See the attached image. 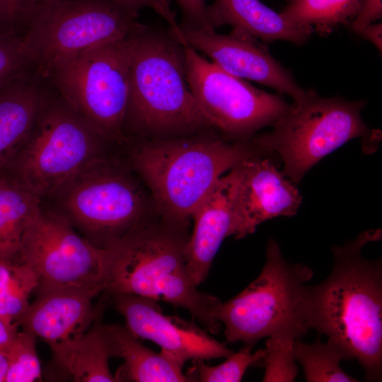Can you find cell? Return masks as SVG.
I'll list each match as a JSON object with an SVG mask.
<instances>
[{"label": "cell", "instance_id": "6da1fadb", "mask_svg": "<svg viewBox=\"0 0 382 382\" xmlns=\"http://www.w3.org/2000/svg\"><path fill=\"white\" fill-rule=\"evenodd\" d=\"M381 238L380 229L369 230L332 247L330 273L304 286L301 304L308 328L344 347L369 381L382 376V261L366 259L361 250Z\"/></svg>", "mask_w": 382, "mask_h": 382}, {"label": "cell", "instance_id": "7a4b0ae2", "mask_svg": "<svg viewBox=\"0 0 382 382\" xmlns=\"http://www.w3.org/2000/svg\"><path fill=\"white\" fill-rule=\"evenodd\" d=\"M131 64L124 131L153 139L215 129L186 78L183 44L170 28L139 22L129 35Z\"/></svg>", "mask_w": 382, "mask_h": 382}, {"label": "cell", "instance_id": "3957f363", "mask_svg": "<svg viewBox=\"0 0 382 382\" xmlns=\"http://www.w3.org/2000/svg\"><path fill=\"white\" fill-rule=\"evenodd\" d=\"M187 225L151 221L107 246L103 292L163 301L187 310L212 333L221 323L214 311L221 301L197 290L188 273Z\"/></svg>", "mask_w": 382, "mask_h": 382}, {"label": "cell", "instance_id": "277c9868", "mask_svg": "<svg viewBox=\"0 0 382 382\" xmlns=\"http://www.w3.org/2000/svg\"><path fill=\"white\" fill-rule=\"evenodd\" d=\"M153 139L134 149V168L150 190L161 219L188 225L219 180L242 162L269 156L251 141L204 135Z\"/></svg>", "mask_w": 382, "mask_h": 382}, {"label": "cell", "instance_id": "5b68a950", "mask_svg": "<svg viewBox=\"0 0 382 382\" xmlns=\"http://www.w3.org/2000/svg\"><path fill=\"white\" fill-rule=\"evenodd\" d=\"M364 100L323 97L306 90L271 126L255 134L252 142L267 155L279 157L283 175L298 184L321 159L347 141L362 139L364 151L377 149L381 133L371 129L361 117Z\"/></svg>", "mask_w": 382, "mask_h": 382}, {"label": "cell", "instance_id": "8992f818", "mask_svg": "<svg viewBox=\"0 0 382 382\" xmlns=\"http://www.w3.org/2000/svg\"><path fill=\"white\" fill-rule=\"evenodd\" d=\"M313 270L301 263L289 262L278 243L269 238L266 261L258 277L236 296L220 302L215 318L224 325L227 342L254 346L272 336L301 339L310 330L301 312L304 286Z\"/></svg>", "mask_w": 382, "mask_h": 382}, {"label": "cell", "instance_id": "52a82bcc", "mask_svg": "<svg viewBox=\"0 0 382 382\" xmlns=\"http://www.w3.org/2000/svg\"><path fill=\"white\" fill-rule=\"evenodd\" d=\"M137 18L107 0L38 4L23 38L34 72L45 81L81 53L127 37Z\"/></svg>", "mask_w": 382, "mask_h": 382}, {"label": "cell", "instance_id": "ba28073f", "mask_svg": "<svg viewBox=\"0 0 382 382\" xmlns=\"http://www.w3.org/2000/svg\"><path fill=\"white\" fill-rule=\"evenodd\" d=\"M129 35L81 53L47 81L105 143L127 139L124 125L131 64Z\"/></svg>", "mask_w": 382, "mask_h": 382}, {"label": "cell", "instance_id": "9c48e42d", "mask_svg": "<svg viewBox=\"0 0 382 382\" xmlns=\"http://www.w3.org/2000/svg\"><path fill=\"white\" fill-rule=\"evenodd\" d=\"M105 143L50 85L36 125L11 167L14 177L40 199L55 195L101 157Z\"/></svg>", "mask_w": 382, "mask_h": 382}, {"label": "cell", "instance_id": "30bf717a", "mask_svg": "<svg viewBox=\"0 0 382 382\" xmlns=\"http://www.w3.org/2000/svg\"><path fill=\"white\" fill-rule=\"evenodd\" d=\"M55 195L64 215L99 248L153 221L142 189L103 156L87 165Z\"/></svg>", "mask_w": 382, "mask_h": 382}, {"label": "cell", "instance_id": "8fae6325", "mask_svg": "<svg viewBox=\"0 0 382 382\" xmlns=\"http://www.w3.org/2000/svg\"><path fill=\"white\" fill-rule=\"evenodd\" d=\"M186 78L204 115L215 129L233 141L250 140L289 108L281 94L258 89L183 44Z\"/></svg>", "mask_w": 382, "mask_h": 382}, {"label": "cell", "instance_id": "7c38bea8", "mask_svg": "<svg viewBox=\"0 0 382 382\" xmlns=\"http://www.w3.org/2000/svg\"><path fill=\"white\" fill-rule=\"evenodd\" d=\"M19 261L36 272L38 287L72 286L103 291L107 278V250L74 229L62 214L42 207L23 233Z\"/></svg>", "mask_w": 382, "mask_h": 382}, {"label": "cell", "instance_id": "4fadbf2b", "mask_svg": "<svg viewBox=\"0 0 382 382\" xmlns=\"http://www.w3.org/2000/svg\"><path fill=\"white\" fill-rule=\"evenodd\" d=\"M183 43L226 72L242 79H248L291 97L301 99L306 90L296 81L289 70L270 53L267 47L247 33L233 28L228 34L215 30L182 29Z\"/></svg>", "mask_w": 382, "mask_h": 382}, {"label": "cell", "instance_id": "5bb4252c", "mask_svg": "<svg viewBox=\"0 0 382 382\" xmlns=\"http://www.w3.org/2000/svg\"><path fill=\"white\" fill-rule=\"evenodd\" d=\"M111 296L132 334L155 342L182 366L190 359L226 358L234 352L194 321L165 315L154 299L127 294Z\"/></svg>", "mask_w": 382, "mask_h": 382}, {"label": "cell", "instance_id": "9a60e30c", "mask_svg": "<svg viewBox=\"0 0 382 382\" xmlns=\"http://www.w3.org/2000/svg\"><path fill=\"white\" fill-rule=\"evenodd\" d=\"M35 291L37 298L18 324L44 340L62 366L102 311L92 304L100 292L72 286L37 287Z\"/></svg>", "mask_w": 382, "mask_h": 382}, {"label": "cell", "instance_id": "2e32d148", "mask_svg": "<svg viewBox=\"0 0 382 382\" xmlns=\"http://www.w3.org/2000/svg\"><path fill=\"white\" fill-rule=\"evenodd\" d=\"M301 202L296 184L278 170L269 156L245 161L238 165L231 236L241 239L267 220L294 216Z\"/></svg>", "mask_w": 382, "mask_h": 382}, {"label": "cell", "instance_id": "e0dca14e", "mask_svg": "<svg viewBox=\"0 0 382 382\" xmlns=\"http://www.w3.org/2000/svg\"><path fill=\"white\" fill-rule=\"evenodd\" d=\"M238 165L224 175L194 212L186 250L187 269L197 286L207 278L223 241L231 236Z\"/></svg>", "mask_w": 382, "mask_h": 382}, {"label": "cell", "instance_id": "ac0fdd59", "mask_svg": "<svg viewBox=\"0 0 382 382\" xmlns=\"http://www.w3.org/2000/svg\"><path fill=\"white\" fill-rule=\"evenodd\" d=\"M49 90L34 71L0 86V170L11 166L29 139Z\"/></svg>", "mask_w": 382, "mask_h": 382}, {"label": "cell", "instance_id": "d6986e66", "mask_svg": "<svg viewBox=\"0 0 382 382\" xmlns=\"http://www.w3.org/2000/svg\"><path fill=\"white\" fill-rule=\"evenodd\" d=\"M208 16L214 29L231 25L263 42L284 40L301 45L313 31L291 23L260 0H214L208 6Z\"/></svg>", "mask_w": 382, "mask_h": 382}, {"label": "cell", "instance_id": "ffe728a7", "mask_svg": "<svg viewBox=\"0 0 382 382\" xmlns=\"http://www.w3.org/2000/svg\"><path fill=\"white\" fill-rule=\"evenodd\" d=\"M112 357H121L124 364L115 378L117 381L187 382L183 367L163 351L156 352L145 347L126 326L104 325Z\"/></svg>", "mask_w": 382, "mask_h": 382}, {"label": "cell", "instance_id": "44dd1931", "mask_svg": "<svg viewBox=\"0 0 382 382\" xmlns=\"http://www.w3.org/2000/svg\"><path fill=\"white\" fill-rule=\"evenodd\" d=\"M40 202L15 177L0 175V259L19 261L23 233Z\"/></svg>", "mask_w": 382, "mask_h": 382}, {"label": "cell", "instance_id": "7402d4cb", "mask_svg": "<svg viewBox=\"0 0 382 382\" xmlns=\"http://www.w3.org/2000/svg\"><path fill=\"white\" fill-rule=\"evenodd\" d=\"M100 313L62 366L74 381H117L110 371L108 361L112 356Z\"/></svg>", "mask_w": 382, "mask_h": 382}, {"label": "cell", "instance_id": "603a6c76", "mask_svg": "<svg viewBox=\"0 0 382 382\" xmlns=\"http://www.w3.org/2000/svg\"><path fill=\"white\" fill-rule=\"evenodd\" d=\"M362 0H290L281 13L293 23L328 35L349 23Z\"/></svg>", "mask_w": 382, "mask_h": 382}, {"label": "cell", "instance_id": "cb8c5ba5", "mask_svg": "<svg viewBox=\"0 0 382 382\" xmlns=\"http://www.w3.org/2000/svg\"><path fill=\"white\" fill-rule=\"evenodd\" d=\"M294 352L308 382L358 381L341 369V361L353 359L344 347L333 340L328 338L324 343L318 338L312 344L295 340Z\"/></svg>", "mask_w": 382, "mask_h": 382}, {"label": "cell", "instance_id": "d4e9b609", "mask_svg": "<svg viewBox=\"0 0 382 382\" xmlns=\"http://www.w3.org/2000/svg\"><path fill=\"white\" fill-rule=\"evenodd\" d=\"M38 286L37 275L29 265L0 259V317L9 324H18L29 306L30 295Z\"/></svg>", "mask_w": 382, "mask_h": 382}, {"label": "cell", "instance_id": "484cf974", "mask_svg": "<svg viewBox=\"0 0 382 382\" xmlns=\"http://www.w3.org/2000/svg\"><path fill=\"white\" fill-rule=\"evenodd\" d=\"M253 347L243 345L238 352H234L224 362L214 366L207 365L203 360H192V366L185 375L189 381L239 382L248 368L263 366L265 349L252 353Z\"/></svg>", "mask_w": 382, "mask_h": 382}, {"label": "cell", "instance_id": "4316f807", "mask_svg": "<svg viewBox=\"0 0 382 382\" xmlns=\"http://www.w3.org/2000/svg\"><path fill=\"white\" fill-rule=\"evenodd\" d=\"M6 355L8 366L5 382L41 381V365L33 333L23 329L18 332Z\"/></svg>", "mask_w": 382, "mask_h": 382}, {"label": "cell", "instance_id": "83f0119b", "mask_svg": "<svg viewBox=\"0 0 382 382\" xmlns=\"http://www.w3.org/2000/svg\"><path fill=\"white\" fill-rule=\"evenodd\" d=\"M294 339L286 336L267 337L263 358L262 381H294L298 374L294 352Z\"/></svg>", "mask_w": 382, "mask_h": 382}, {"label": "cell", "instance_id": "f1b7e54d", "mask_svg": "<svg viewBox=\"0 0 382 382\" xmlns=\"http://www.w3.org/2000/svg\"><path fill=\"white\" fill-rule=\"evenodd\" d=\"M29 71L33 67L23 36L0 33V86Z\"/></svg>", "mask_w": 382, "mask_h": 382}, {"label": "cell", "instance_id": "f546056e", "mask_svg": "<svg viewBox=\"0 0 382 382\" xmlns=\"http://www.w3.org/2000/svg\"><path fill=\"white\" fill-rule=\"evenodd\" d=\"M39 0H0V33L23 35Z\"/></svg>", "mask_w": 382, "mask_h": 382}, {"label": "cell", "instance_id": "4dcf8cb0", "mask_svg": "<svg viewBox=\"0 0 382 382\" xmlns=\"http://www.w3.org/2000/svg\"><path fill=\"white\" fill-rule=\"evenodd\" d=\"M116 5L129 14L137 18L141 10L149 8L159 15L169 25L172 32L178 37L181 36L179 24L175 13L166 0H107Z\"/></svg>", "mask_w": 382, "mask_h": 382}, {"label": "cell", "instance_id": "1f68e13d", "mask_svg": "<svg viewBox=\"0 0 382 382\" xmlns=\"http://www.w3.org/2000/svg\"><path fill=\"white\" fill-rule=\"evenodd\" d=\"M175 1L183 16L182 22L179 24L180 28L215 30L209 20L206 0Z\"/></svg>", "mask_w": 382, "mask_h": 382}, {"label": "cell", "instance_id": "d6a6232c", "mask_svg": "<svg viewBox=\"0 0 382 382\" xmlns=\"http://www.w3.org/2000/svg\"><path fill=\"white\" fill-rule=\"evenodd\" d=\"M382 16V0H362L358 13L350 21L353 33L369 24L376 23Z\"/></svg>", "mask_w": 382, "mask_h": 382}, {"label": "cell", "instance_id": "836d02e7", "mask_svg": "<svg viewBox=\"0 0 382 382\" xmlns=\"http://www.w3.org/2000/svg\"><path fill=\"white\" fill-rule=\"evenodd\" d=\"M355 34L368 40L373 44L377 50L381 53L382 50V24L373 23L364 26L357 30Z\"/></svg>", "mask_w": 382, "mask_h": 382}, {"label": "cell", "instance_id": "e575fe53", "mask_svg": "<svg viewBox=\"0 0 382 382\" xmlns=\"http://www.w3.org/2000/svg\"><path fill=\"white\" fill-rule=\"evenodd\" d=\"M18 327L17 323L9 324L0 317V352L7 354L18 332Z\"/></svg>", "mask_w": 382, "mask_h": 382}, {"label": "cell", "instance_id": "d590c367", "mask_svg": "<svg viewBox=\"0 0 382 382\" xmlns=\"http://www.w3.org/2000/svg\"><path fill=\"white\" fill-rule=\"evenodd\" d=\"M8 358L7 355L0 352V382H5L8 371Z\"/></svg>", "mask_w": 382, "mask_h": 382}, {"label": "cell", "instance_id": "8d00e7d4", "mask_svg": "<svg viewBox=\"0 0 382 382\" xmlns=\"http://www.w3.org/2000/svg\"><path fill=\"white\" fill-rule=\"evenodd\" d=\"M47 1H50V0H39L40 3Z\"/></svg>", "mask_w": 382, "mask_h": 382}, {"label": "cell", "instance_id": "74e56055", "mask_svg": "<svg viewBox=\"0 0 382 382\" xmlns=\"http://www.w3.org/2000/svg\"><path fill=\"white\" fill-rule=\"evenodd\" d=\"M288 2L290 1V0H286Z\"/></svg>", "mask_w": 382, "mask_h": 382}]
</instances>
